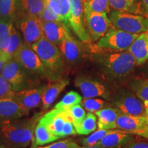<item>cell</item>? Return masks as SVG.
Returning <instances> with one entry per match:
<instances>
[{
	"label": "cell",
	"instance_id": "obj_1",
	"mask_svg": "<svg viewBox=\"0 0 148 148\" xmlns=\"http://www.w3.org/2000/svg\"><path fill=\"white\" fill-rule=\"evenodd\" d=\"M46 70V77L51 81L60 79L64 68L62 55L58 46L42 37L31 45Z\"/></svg>",
	"mask_w": 148,
	"mask_h": 148
},
{
	"label": "cell",
	"instance_id": "obj_2",
	"mask_svg": "<svg viewBox=\"0 0 148 148\" xmlns=\"http://www.w3.org/2000/svg\"><path fill=\"white\" fill-rule=\"evenodd\" d=\"M39 119L38 114L23 122L12 121L3 124L1 126V133L5 143L13 148L27 147L33 140L35 127Z\"/></svg>",
	"mask_w": 148,
	"mask_h": 148
},
{
	"label": "cell",
	"instance_id": "obj_3",
	"mask_svg": "<svg viewBox=\"0 0 148 148\" xmlns=\"http://www.w3.org/2000/svg\"><path fill=\"white\" fill-rule=\"evenodd\" d=\"M108 17L111 26L130 34H140L148 30L147 16L113 10L109 12Z\"/></svg>",
	"mask_w": 148,
	"mask_h": 148
},
{
	"label": "cell",
	"instance_id": "obj_4",
	"mask_svg": "<svg viewBox=\"0 0 148 148\" xmlns=\"http://www.w3.org/2000/svg\"><path fill=\"white\" fill-rule=\"evenodd\" d=\"M138 34H130L111 26L106 34L97 42V47L101 49L121 51L127 50Z\"/></svg>",
	"mask_w": 148,
	"mask_h": 148
},
{
	"label": "cell",
	"instance_id": "obj_5",
	"mask_svg": "<svg viewBox=\"0 0 148 148\" xmlns=\"http://www.w3.org/2000/svg\"><path fill=\"white\" fill-rule=\"evenodd\" d=\"M105 64L111 75L121 77L130 73L137 64L132 53L125 50L109 54L105 60Z\"/></svg>",
	"mask_w": 148,
	"mask_h": 148
},
{
	"label": "cell",
	"instance_id": "obj_6",
	"mask_svg": "<svg viewBox=\"0 0 148 148\" xmlns=\"http://www.w3.org/2000/svg\"><path fill=\"white\" fill-rule=\"evenodd\" d=\"M18 25L22 32L24 42L32 45L44 37L41 21L37 16L20 12Z\"/></svg>",
	"mask_w": 148,
	"mask_h": 148
},
{
	"label": "cell",
	"instance_id": "obj_7",
	"mask_svg": "<svg viewBox=\"0 0 148 148\" xmlns=\"http://www.w3.org/2000/svg\"><path fill=\"white\" fill-rule=\"evenodd\" d=\"M14 58L26 71L46 77L45 66L30 45L23 42Z\"/></svg>",
	"mask_w": 148,
	"mask_h": 148
},
{
	"label": "cell",
	"instance_id": "obj_8",
	"mask_svg": "<svg viewBox=\"0 0 148 148\" xmlns=\"http://www.w3.org/2000/svg\"><path fill=\"white\" fill-rule=\"evenodd\" d=\"M84 23L86 25L90 40L96 41L106 34L111 27L107 13L84 11Z\"/></svg>",
	"mask_w": 148,
	"mask_h": 148
},
{
	"label": "cell",
	"instance_id": "obj_9",
	"mask_svg": "<svg viewBox=\"0 0 148 148\" xmlns=\"http://www.w3.org/2000/svg\"><path fill=\"white\" fill-rule=\"evenodd\" d=\"M26 71L14 58L9 60L1 71V75L8 82L14 92H18L26 87Z\"/></svg>",
	"mask_w": 148,
	"mask_h": 148
},
{
	"label": "cell",
	"instance_id": "obj_10",
	"mask_svg": "<svg viewBox=\"0 0 148 148\" xmlns=\"http://www.w3.org/2000/svg\"><path fill=\"white\" fill-rule=\"evenodd\" d=\"M69 25L73 32L82 41L89 42L90 38L85 28L83 0H70Z\"/></svg>",
	"mask_w": 148,
	"mask_h": 148
},
{
	"label": "cell",
	"instance_id": "obj_11",
	"mask_svg": "<svg viewBox=\"0 0 148 148\" xmlns=\"http://www.w3.org/2000/svg\"><path fill=\"white\" fill-rule=\"evenodd\" d=\"M116 108L121 113L137 116H145L146 108L144 102L131 92L122 94L115 101Z\"/></svg>",
	"mask_w": 148,
	"mask_h": 148
},
{
	"label": "cell",
	"instance_id": "obj_12",
	"mask_svg": "<svg viewBox=\"0 0 148 148\" xmlns=\"http://www.w3.org/2000/svg\"><path fill=\"white\" fill-rule=\"evenodd\" d=\"M69 117L66 111L55 108L44 114L38 123L43 125L53 134L60 138L64 122Z\"/></svg>",
	"mask_w": 148,
	"mask_h": 148
},
{
	"label": "cell",
	"instance_id": "obj_13",
	"mask_svg": "<svg viewBox=\"0 0 148 148\" xmlns=\"http://www.w3.org/2000/svg\"><path fill=\"white\" fill-rule=\"evenodd\" d=\"M25 114L13 97L0 99V126L15 121Z\"/></svg>",
	"mask_w": 148,
	"mask_h": 148
},
{
	"label": "cell",
	"instance_id": "obj_14",
	"mask_svg": "<svg viewBox=\"0 0 148 148\" xmlns=\"http://www.w3.org/2000/svg\"><path fill=\"white\" fill-rule=\"evenodd\" d=\"M75 86L82 92L84 98L101 97L108 98L106 88L100 82L84 77H78L75 80Z\"/></svg>",
	"mask_w": 148,
	"mask_h": 148
},
{
	"label": "cell",
	"instance_id": "obj_15",
	"mask_svg": "<svg viewBox=\"0 0 148 148\" xmlns=\"http://www.w3.org/2000/svg\"><path fill=\"white\" fill-rule=\"evenodd\" d=\"M42 88L23 90L14 94L12 97L17 101L25 114L33 108H36L41 101Z\"/></svg>",
	"mask_w": 148,
	"mask_h": 148
},
{
	"label": "cell",
	"instance_id": "obj_16",
	"mask_svg": "<svg viewBox=\"0 0 148 148\" xmlns=\"http://www.w3.org/2000/svg\"><path fill=\"white\" fill-rule=\"evenodd\" d=\"M146 125L145 116H137L120 113L116 122V128L119 130L138 134L144 129Z\"/></svg>",
	"mask_w": 148,
	"mask_h": 148
},
{
	"label": "cell",
	"instance_id": "obj_17",
	"mask_svg": "<svg viewBox=\"0 0 148 148\" xmlns=\"http://www.w3.org/2000/svg\"><path fill=\"white\" fill-rule=\"evenodd\" d=\"M59 47L62 55L68 62H75L82 56V49L80 43L72 36L69 29Z\"/></svg>",
	"mask_w": 148,
	"mask_h": 148
},
{
	"label": "cell",
	"instance_id": "obj_18",
	"mask_svg": "<svg viewBox=\"0 0 148 148\" xmlns=\"http://www.w3.org/2000/svg\"><path fill=\"white\" fill-rule=\"evenodd\" d=\"M133 140L132 134L122 130H110L95 145L103 148H120Z\"/></svg>",
	"mask_w": 148,
	"mask_h": 148
},
{
	"label": "cell",
	"instance_id": "obj_19",
	"mask_svg": "<svg viewBox=\"0 0 148 148\" xmlns=\"http://www.w3.org/2000/svg\"><path fill=\"white\" fill-rule=\"evenodd\" d=\"M44 37L56 45H59L65 36L68 27L61 21H41Z\"/></svg>",
	"mask_w": 148,
	"mask_h": 148
},
{
	"label": "cell",
	"instance_id": "obj_20",
	"mask_svg": "<svg viewBox=\"0 0 148 148\" xmlns=\"http://www.w3.org/2000/svg\"><path fill=\"white\" fill-rule=\"evenodd\" d=\"M53 82L51 84H49L45 87L42 88L41 97L42 110H45L49 108L61 91L69 84V80L66 79H60Z\"/></svg>",
	"mask_w": 148,
	"mask_h": 148
},
{
	"label": "cell",
	"instance_id": "obj_21",
	"mask_svg": "<svg viewBox=\"0 0 148 148\" xmlns=\"http://www.w3.org/2000/svg\"><path fill=\"white\" fill-rule=\"evenodd\" d=\"M127 51L132 53L136 64H143L148 60V30L138 34Z\"/></svg>",
	"mask_w": 148,
	"mask_h": 148
},
{
	"label": "cell",
	"instance_id": "obj_22",
	"mask_svg": "<svg viewBox=\"0 0 148 148\" xmlns=\"http://www.w3.org/2000/svg\"><path fill=\"white\" fill-rule=\"evenodd\" d=\"M121 112L117 108H104L97 111V126L99 129L112 130L116 128V122Z\"/></svg>",
	"mask_w": 148,
	"mask_h": 148
},
{
	"label": "cell",
	"instance_id": "obj_23",
	"mask_svg": "<svg viewBox=\"0 0 148 148\" xmlns=\"http://www.w3.org/2000/svg\"><path fill=\"white\" fill-rule=\"evenodd\" d=\"M108 3L113 10L145 16L137 0H108Z\"/></svg>",
	"mask_w": 148,
	"mask_h": 148
},
{
	"label": "cell",
	"instance_id": "obj_24",
	"mask_svg": "<svg viewBox=\"0 0 148 148\" xmlns=\"http://www.w3.org/2000/svg\"><path fill=\"white\" fill-rule=\"evenodd\" d=\"M47 4L58 16L60 21L69 26L71 11L70 0H47Z\"/></svg>",
	"mask_w": 148,
	"mask_h": 148
},
{
	"label": "cell",
	"instance_id": "obj_25",
	"mask_svg": "<svg viewBox=\"0 0 148 148\" xmlns=\"http://www.w3.org/2000/svg\"><path fill=\"white\" fill-rule=\"evenodd\" d=\"M60 138L58 136L53 134L41 123H38L36 125L34 130V136L32 140V147L34 148L38 146L55 141Z\"/></svg>",
	"mask_w": 148,
	"mask_h": 148
},
{
	"label": "cell",
	"instance_id": "obj_26",
	"mask_svg": "<svg viewBox=\"0 0 148 148\" xmlns=\"http://www.w3.org/2000/svg\"><path fill=\"white\" fill-rule=\"evenodd\" d=\"M21 12L39 17L47 5V0H18Z\"/></svg>",
	"mask_w": 148,
	"mask_h": 148
},
{
	"label": "cell",
	"instance_id": "obj_27",
	"mask_svg": "<svg viewBox=\"0 0 148 148\" xmlns=\"http://www.w3.org/2000/svg\"><path fill=\"white\" fill-rule=\"evenodd\" d=\"M22 44H23V42H22L21 34L12 23L10 31L9 45L5 53L10 57V59L14 58V56L16 55Z\"/></svg>",
	"mask_w": 148,
	"mask_h": 148
},
{
	"label": "cell",
	"instance_id": "obj_28",
	"mask_svg": "<svg viewBox=\"0 0 148 148\" xmlns=\"http://www.w3.org/2000/svg\"><path fill=\"white\" fill-rule=\"evenodd\" d=\"M97 128V116L92 112H88L79 126L75 129L77 134L88 135L93 132Z\"/></svg>",
	"mask_w": 148,
	"mask_h": 148
},
{
	"label": "cell",
	"instance_id": "obj_29",
	"mask_svg": "<svg viewBox=\"0 0 148 148\" xmlns=\"http://www.w3.org/2000/svg\"><path fill=\"white\" fill-rule=\"evenodd\" d=\"M12 20L0 19V51L5 52L9 45Z\"/></svg>",
	"mask_w": 148,
	"mask_h": 148
},
{
	"label": "cell",
	"instance_id": "obj_30",
	"mask_svg": "<svg viewBox=\"0 0 148 148\" xmlns=\"http://www.w3.org/2000/svg\"><path fill=\"white\" fill-rule=\"evenodd\" d=\"M130 87L140 99L148 101V79H135L130 84Z\"/></svg>",
	"mask_w": 148,
	"mask_h": 148
},
{
	"label": "cell",
	"instance_id": "obj_31",
	"mask_svg": "<svg viewBox=\"0 0 148 148\" xmlns=\"http://www.w3.org/2000/svg\"><path fill=\"white\" fill-rule=\"evenodd\" d=\"M82 97L78 92L75 91H70L62 97L60 101L56 105L55 108L61 109L65 110L74 105L81 103Z\"/></svg>",
	"mask_w": 148,
	"mask_h": 148
},
{
	"label": "cell",
	"instance_id": "obj_32",
	"mask_svg": "<svg viewBox=\"0 0 148 148\" xmlns=\"http://www.w3.org/2000/svg\"><path fill=\"white\" fill-rule=\"evenodd\" d=\"M84 11L100 13H109L110 7L108 0H91L88 3H83Z\"/></svg>",
	"mask_w": 148,
	"mask_h": 148
},
{
	"label": "cell",
	"instance_id": "obj_33",
	"mask_svg": "<svg viewBox=\"0 0 148 148\" xmlns=\"http://www.w3.org/2000/svg\"><path fill=\"white\" fill-rule=\"evenodd\" d=\"M18 0H0V19L12 20Z\"/></svg>",
	"mask_w": 148,
	"mask_h": 148
},
{
	"label": "cell",
	"instance_id": "obj_34",
	"mask_svg": "<svg viewBox=\"0 0 148 148\" xmlns=\"http://www.w3.org/2000/svg\"><path fill=\"white\" fill-rule=\"evenodd\" d=\"M65 111H66V112L71 117V121L75 129L77 128L79 126L80 123H82L83 119L86 115L84 108L79 103L70 107V108L65 110Z\"/></svg>",
	"mask_w": 148,
	"mask_h": 148
},
{
	"label": "cell",
	"instance_id": "obj_35",
	"mask_svg": "<svg viewBox=\"0 0 148 148\" xmlns=\"http://www.w3.org/2000/svg\"><path fill=\"white\" fill-rule=\"evenodd\" d=\"M81 103L84 110L89 112H96L103 108L106 104L104 101L99 98H84Z\"/></svg>",
	"mask_w": 148,
	"mask_h": 148
},
{
	"label": "cell",
	"instance_id": "obj_36",
	"mask_svg": "<svg viewBox=\"0 0 148 148\" xmlns=\"http://www.w3.org/2000/svg\"><path fill=\"white\" fill-rule=\"evenodd\" d=\"M110 130L98 129L97 131L92 133L91 134L84 138L82 140V143L84 146H93L95 145L98 142H99L104 137Z\"/></svg>",
	"mask_w": 148,
	"mask_h": 148
},
{
	"label": "cell",
	"instance_id": "obj_37",
	"mask_svg": "<svg viewBox=\"0 0 148 148\" xmlns=\"http://www.w3.org/2000/svg\"><path fill=\"white\" fill-rule=\"evenodd\" d=\"M14 94L15 92L10 84L0 75V99L12 97Z\"/></svg>",
	"mask_w": 148,
	"mask_h": 148
},
{
	"label": "cell",
	"instance_id": "obj_38",
	"mask_svg": "<svg viewBox=\"0 0 148 148\" xmlns=\"http://www.w3.org/2000/svg\"><path fill=\"white\" fill-rule=\"evenodd\" d=\"M79 146L74 142L73 140L68 138V139L60 140V141L53 143L50 145L44 146V147H38L34 148H78Z\"/></svg>",
	"mask_w": 148,
	"mask_h": 148
},
{
	"label": "cell",
	"instance_id": "obj_39",
	"mask_svg": "<svg viewBox=\"0 0 148 148\" xmlns=\"http://www.w3.org/2000/svg\"><path fill=\"white\" fill-rule=\"evenodd\" d=\"M38 18L40 21H60L58 16L51 10L47 4Z\"/></svg>",
	"mask_w": 148,
	"mask_h": 148
},
{
	"label": "cell",
	"instance_id": "obj_40",
	"mask_svg": "<svg viewBox=\"0 0 148 148\" xmlns=\"http://www.w3.org/2000/svg\"><path fill=\"white\" fill-rule=\"evenodd\" d=\"M76 130H75L74 125L72 123L71 117L68 118L64 122V124L62 128V134H61V137H64V136H69V135H74L76 134Z\"/></svg>",
	"mask_w": 148,
	"mask_h": 148
},
{
	"label": "cell",
	"instance_id": "obj_41",
	"mask_svg": "<svg viewBox=\"0 0 148 148\" xmlns=\"http://www.w3.org/2000/svg\"><path fill=\"white\" fill-rule=\"evenodd\" d=\"M123 148H148V143L145 141H131Z\"/></svg>",
	"mask_w": 148,
	"mask_h": 148
},
{
	"label": "cell",
	"instance_id": "obj_42",
	"mask_svg": "<svg viewBox=\"0 0 148 148\" xmlns=\"http://www.w3.org/2000/svg\"><path fill=\"white\" fill-rule=\"evenodd\" d=\"M9 60H10V57L6 54L5 52L0 51V73H1V70L3 67Z\"/></svg>",
	"mask_w": 148,
	"mask_h": 148
},
{
	"label": "cell",
	"instance_id": "obj_43",
	"mask_svg": "<svg viewBox=\"0 0 148 148\" xmlns=\"http://www.w3.org/2000/svg\"><path fill=\"white\" fill-rule=\"evenodd\" d=\"M143 10L144 14L148 16V0H137Z\"/></svg>",
	"mask_w": 148,
	"mask_h": 148
},
{
	"label": "cell",
	"instance_id": "obj_44",
	"mask_svg": "<svg viewBox=\"0 0 148 148\" xmlns=\"http://www.w3.org/2000/svg\"><path fill=\"white\" fill-rule=\"evenodd\" d=\"M145 117V120H146L145 127H144V129L143 130H142L141 132H140L138 135L148 138V111L147 112V113H146V115Z\"/></svg>",
	"mask_w": 148,
	"mask_h": 148
},
{
	"label": "cell",
	"instance_id": "obj_45",
	"mask_svg": "<svg viewBox=\"0 0 148 148\" xmlns=\"http://www.w3.org/2000/svg\"><path fill=\"white\" fill-rule=\"evenodd\" d=\"M78 148H103L101 147H99V146L97 145H93V146H83V147H79Z\"/></svg>",
	"mask_w": 148,
	"mask_h": 148
},
{
	"label": "cell",
	"instance_id": "obj_46",
	"mask_svg": "<svg viewBox=\"0 0 148 148\" xmlns=\"http://www.w3.org/2000/svg\"><path fill=\"white\" fill-rule=\"evenodd\" d=\"M90 1H91V0H83V3H88Z\"/></svg>",
	"mask_w": 148,
	"mask_h": 148
},
{
	"label": "cell",
	"instance_id": "obj_47",
	"mask_svg": "<svg viewBox=\"0 0 148 148\" xmlns=\"http://www.w3.org/2000/svg\"><path fill=\"white\" fill-rule=\"evenodd\" d=\"M0 148H4V147H3L2 145H1V144H0Z\"/></svg>",
	"mask_w": 148,
	"mask_h": 148
}]
</instances>
